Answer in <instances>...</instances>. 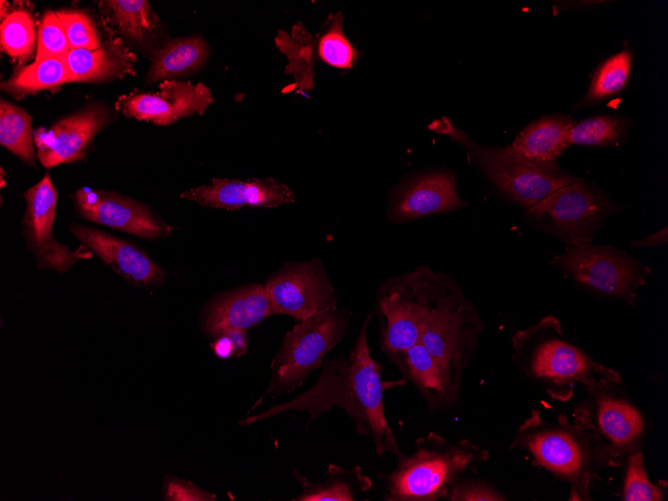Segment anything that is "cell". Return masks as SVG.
I'll list each match as a JSON object with an SVG mask.
<instances>
[{
	"label": "cell",
	"instance_id": "1",
	"mask_svg": "<svg viewBox=\"0 0 668 501\" xmlns=\"http://www.w3.org/2000/svg\"><path fill=\"white\" fill-rule=\"evenodd\" d=\"M373 314H367L348 356L327 359L320 376L309 389L287 402L248 416L239 424L247 427L285 412H306L307 431L322 414L339 407L353 421L357 434L372 442L379 457L386 454L399 457L403 452L385 415L384 392L403 387L407 381L403 377L382 379V366L372 358L368 344V327Z\"/></svg>",
	"mask_w": 668,
	"mask_h": 501
},
{
	"label": "cell",
	"instance_id": "2",
	"mask_svg": "<svg viewBox=\"0 0 668 501\" xmlns=\"http://www.w3.org/2000/svg\"><path fill=\"white\" fill-rule=\"evenodd\" d=\"M527 451L570 487L569 500H592L591 487L607 468L617 467L621 454L602 437L560 415L549 421L537 409L518 427L512 447Z\"/></svg>",
	"mask_w": 668,
	"mask_h": 501
},
{
	"label": "cell",
	"instance_id": "3",
	"mask_svg": "<svg viewBox=\"0 0 668 501\" xmlns=\"http://www.w3.org/2000/svg\"><path fill=\"white\" fill-rule=\"evenodd\" d=\"M511 342L515 364L553 400H571L577 385L587 391L615 388L623 381L618 371L593 360L570 341L553 315L517 330Z\"/></svg>",
	"mask_w": 668,
	"mask_h": 501
},
{
	"label": "cell",
	"instance_id": "4",
	"mask_svg": "<svg viewBox=\"0 0 668 501\" xmlns=\"http://www.w3.org/2000/svg\"><path fill=\"white\" fill-rule=\"evenodd\" d=\"M488 458V451L470 440L451 442L429 432L415 441L410 454L396 458L397 465L391 472L377 475L384 482L382 500H446L454 484L475 474Z\"/></svg>",
	"mask_w": 668,
	"mask_h": 501
},
{
	"label": "cell",
	"instance_id": "5",
	"mask_svg": "<svg viewBox=\"0 0 668 501\" xmlns=\"http://www.w3.org/2000/svg\"><path fill=\"white\" fill-rule=\"evenodd\" d=\"M484 328L478 309L460 284L435 271L431 306L419 343L456 381L462 383Z\"/></svg>",
	"mask_w": 668,
	"mask_h": 501
},
{
	"label": "cell",
	"instance_id": "6",
	"mask_svg": "<svg viewBox=\"0 0 668 501\" xmlns=\"http://www.w3.org/2000/svg\"><path fill=\"white\" fill-rule=\"evenodd\" d=\"M350 317L336 306L298 321L284 336L270 366L268 387L252 409L271 393H290L302 386L322 366L325 355L347 336Z\"/></svg>",
	"mask_w": 668,
	"mask_h": 501
},
{
	"label": "cell",
	"instance_id": "7",
	"mask_svg": "<svg viewBox=\"0 0 668 501\" xmlns=\"http://www.w3.org/2000/svg\"><path fill=\"white\" fill-rule=\"evenodd\" d=\"M435 270L417 266L383 281L376 292L381 351L386 357L419 344L432 301Z\"/></svg>",
	"mask_w": 668,
	"mask_h": 501
},
{
	"label": "cell",
	"instance_id": "8",
	"mask_svg": "<svg viewBox=\"0 0 668 501\" xmlns=\"http://www.w3.org/2000/svg\"><path fill=\"white\" fill-rule=\"evenodd\" d=\"M554 264L568 279L604 297L633 304L651 269L626 252L608 245L566 246Z\"/></svg>",
	"mask_w": 668,
	"mask_h": 501
},
{
	"label": "cell",
	"instance_id": "9",
	"mask_svg": "<svg viewBox=\"0 0 668 501\" xmlns=\"http://www.w3.org/2000/svg\"><path fill=\"white\" fill-rule=\"evenodd\" d=\"M446 134L463 144L485 176L506 197L528 209L576 177L564 173L557 164L537 165L509 155L501 147L474 143L447 122Z\"/></svg>",
	"mask_w": 668,
	"mask_h": 501
},
{
	"label": "cell",
	"instance_id": "10",
	"mask_svg": "<svg viewBox=\"0 0 668 501\" xmlns=\"http://www.w3.org/2000/svg\"><path fill=\"white\" fill-rule=\"evenodd\" d=\"M617 208L597 189L575 178L526 209V214L568 246L591 243L598 228Z\"/></svg>",
	"mask_w": 668,
	"mask_h": 501
},
{
	"label": "cell",
	"instance_id": "11",
	"mask_svg": "<svg viewBox=\"0 0 668 501\" xmlns=\"http://www.w3.org/2000/svg\"><path fill=\"white\" fill-rule=\"evenodd\" d=\"M265 288L274 314L298 321L337 306L334 287L317 258L286 263L269 278Z\"/></svg>",
	"mask_w": 668,
	"mask_h": 501
},
{
	"label": "cell",
	"instance_id": "12",
	"mask_svg": "<svg viewBox=\"0 0 668 501\" xmlns=\"http://www.w3.org/2000/svg\"><path fill=\"white\" fill-rule=\"evenodd\" d=\"M586 394L574 407L573 422L602 437L622 457L637 450L645 431L640 411L615 394L614 388L587 390Z\"/></svg>",
	"mask_w": 668,
	"mask_h": 501
},
{
	"label": "cell",
	"instance_id": "13",
	"mask_svg": "<svg viewBox=\"0 0 668 501\" xmlns=\"http://www.w3.org/2000/svg\"><path fill=\"white\" fill-rule=\"evenodd\" d=\"M57 197L56 188L46 173L24 194L27 206L22 224L24 237L29 249L35 255L38 268L54 269L64 273L79 259L91 258V253L81 249L72 251L55 239L52 229Z\"/></svg>",
	"mask_w": 668,
	"mask_h": 501
},
{
	"label": "cell",
	"instance_id": "14",
	"mask_svg": "<svg viewBox=\"0 0 668 501\" xmlns=\"http://www.w3.org/2000/svg\"><path fill=\"white\" fill-rule=\"evenodd\" d=\"M156 92H131L122 95L116 108L125 116L156 125H169L197 113L202 115L214 98L202 82L165 80Z\"/></svg>",
	"mask_w": 668,
	"mask_h": 501
},
{
	"label": "cell",
	"instance_id": "15",
	"mask_svg": "<svg viewBox=\"0 0 668 501\" xmlns=\"http://www.w3.org/2000/svg\"><path fill=\"white\" fill-rule=\"evenodd\" d=\"M73 199L77 211L87 220L138 237L153 240L171 230L146 205L112 191L82 188Z\"/></svg>",
	"mask_w": 668,
	"mask_h": 501
},
{
	"label": "cell",
	"instance_id": "16",
	"mask_svg": "<svg viewBox=\"0 0 668 501\" xmlns=\"http://www.w3.org/2000/svg\"><path fill=\"white\" fill-rule=\"evenodd\" d=\"M465 205L457 193L453 172L428 171L394 188L389 202L388 219L394 223H404L457 210Z\"/></svg>",
	"mask_w": 668,
	"mask_h": 501
},
{
	"label": "cell",
	"instance_id": "17",
	"mask_svg": "<svg viewBox=\"0 0 668 501\" xmlns=\"http://www.w3.org/2000/svg\"><path fill=\"white\" fill-rule=\"evenodd\" d=\"M108 119V111L94 104L60 119L49 129H35L34 142L39 161L50 168L82 159L90 142Z\"/></svg>",
	"mask_w": 668,
	"mask_h": 501
},
{
	"label": "cell",
	"instance_id": "18",
	"mask_svg": "<svg viewBox=\"0 0 668 501\" xmlns=\"http://www.w3.org/2000/svg\"><path fill=\"white\" fill-rule=\"evenodd\" d=\"M180 196L205 207L227 210L276 207L295 201L291 189L273 178H252L244 181L213 178L210 184L191 188Z\"/></svg>",
	"mask_w": 668,
	"mask_h": 501
},
{
	"label": "cell",
	"instance_id": "19",
	"mask_svg": "<svg viewBox=\"0 0 668 501\" xmlns=\"http://www.w3.org/2000/svg\"><path fill=\"white\" fill-rule=\"evenodd\" d=\"M387 358L414 386L429 412H446L458 403L462 383L453 379L420 343Z\"/></svg>",
	"mask_w": 668,
	"mask_h": 501
},
{
	"label": "cell",
	"instance_id": "20",
	"mask_svg": "<svg viewBox=\"0 0 668 501\" xmlns=\"http://www.w3.org/2000/svg\"><path fill=\"white\" fill-rule=\"evenodd\" d=\"M70 230L89 251L131 284L155 286L165 282L164 270L135 245L81 224H72Z\"/></svg>",
	"mask_w": 668,
	"mask_h": 501
},
{
	"label": "cell",
	"instance_id": "21",
	"mask_svg": "<svg viewBox=\"0 0 668 501\" xmlns=\"http://www.w3.org/2000/svg\"><path fill=\"white\" fill-rule=\"evenodd\" d=\"M273 314L265 285L250 284L212 300L203 312L202 323L206 333L217 337L230 329L251 328Z\"/></svg>",
	"mask_w": 668,
	"mask_h": 501
},
{
	"label": "cell",
	"instance_id": "22",
	"mask_svg": "<svg viewBox=\"0 0 668 501\" xmlns=\"http://www.w3.org/2000/svg\"><path fill=\"white\" fill-rule=\"evenodd\" d=\"M70 82L99 83L135 75L136 55L119 36L96 49H70L65 57Z\"/></svg>",
	"mask_w": 668,
	"mask_h": 501
},
{
	"label": "cell",
	"instance_id": "23",
	"mask_svg": "<svg viewBox=\"0 0 668 501\" xmlns=\"http://www.w3.org/2000/svg\"><path fill=\"white\" fill-rule=\"evenodd\" d=\"M99 7L112 35L118 33L152 58L167 41L159 17L146 0L101 1Z\"/></svg>",
	"mask_w": 668,
	"mask_h": 501
},
{
	"label": "cell",
	"instance_id": "24",
	"mask_svg": "<svg viewBox=\"0 0 668 501\" xmlns=\"http://www.w3.org/2000/svg\"><path fill=\"white\" fill-rule=\"evenodd\" d=\"M573 123L566 115L541 116L503 149L509 155L537 165L557 164V159L570 146L568 134Z\"/></svg>",
	"mask_w": 668,
	"mask_h": 501
},
{
	"label": "cell",
	"instance_id": "25",
	"mask_svg": "<svg viewBox=\"0 0 668 501\" xmlns=\"http://www.w3.org/2000/svg\"><path fill=\"white\" fill-rule=\"evenodd\" d=\"M210 49L201 35L167 39L152 58L146 84L176 80L196 73L207 61Z\"/></svg>",
	"mask_w": 668,
	"mask_h": 501
},
{
	"label": "cell",
	"instance_id": "26",
	"mask_svg": "<svg viewBox=\"0 0 668 501\" xmlns=\"http://www.w3.org/2000/svg\"><path fill=\"white\" fill-rule=\"evenodd\" d=\"M293 473L302 491L294 501H353L360 493L372 488L371 479L364 475L360 466L350 469L329 464L325 481H310L294 467Z\"/></svg>",
	"mask_w": 668,
	"mask_h": 501
},
{
	"label": "cell",
	"instance_id": "27",
	"mask_svg": "<svg viewBox=\"0 0 668 501\" xmlns=\"http://www.w3.org/2000/svg\"><path fill=\"white\" fill-rule=\"evenodd\" d=\"M65 58H45L17 68L11 77L1 83L2 91L22 97L42 90H54L69 83Z\"/></svg>",
	"mask_w": 668,
	"mask_h": 501
},
{
	"label": "cell",
	"instance_id": "28",
	"mask_svg": "<svg viewBox=\"0 0 668 501\" xmlns=\"http://www.w3.org/2000/svg\"><path fill=\"white\" fill-rule=\"evenodd\" d=\"M0 143L25 163L35 166L31 116L23 108L4 99L0 103Z\"/></svg>",
	"mask_w": 668,
	"mask_h": 501
},
{
	"label": "cell",
	"instance_id": "29",
	"mask_svg": "<svg viewBox=\"0 0 668 501\" xmlns=\"http://www.w3.org/2000/svg\"><path fill=\"white\" fill-rule=\"evenodd\" d=\"M35 21L27 8L12 7L1 20V48L18 64L32 58L35 48Z\"/></svg>",
	"mask_w": 668,
	"mask_h": 501
},
{
	"label": "cell",
	"instance_id": "30",
	"mask_svg": "<svg viewBox=\"0 0 668 501\" xmlns=\"http://www.w3.org/2000/svg\"><path fill=\"white\" fill-rule=\"evenodd\" d=\"M632 55L621 51L608 58L596 71L580 106L603 100L621 91L629 78Z\"/></svg>",
	"mask_w": 668,
	"mask_h": 501
},
{
	"label": "cell",
	"instance_id": "31",
	"mask_svg": "<svg viewBox=\"0 0 668 501\" xmlns=\"http://www.w3.org/2000/svg\"><path fill=\"white\" fill-rule=\"evenodd\" d=\"M341 12L331 14L327 20V28L317 38L316 55L322 62L336 68H351L359 57L342 29Z\"/></svg>",
	"mask_w": 668,
	"mask_h": 501
},
{
	"label": "cell",
	"instance_id": "32",
	"mask_svg": "<svg viewBox=\"0 0 668 501\" xmlns=\"http://www.w3.org/2000/svg\"><path fill=\"white\" fill-rule=\"evenodd\" d=\"M626 132V123L611 115H599L573 123L569 130L570 145L611 146L621 141Z\"/></svg>",
	"mask_w": 668,
	"mask_h": 501
},
{
	"label": "cell",
	"instance_id": "33",
	"mask_svg": "<svg viewBox=\"0 0 668 501\" xmlns=\"http://www.w3.org/2000/svg\"><path fill=\"white\" fill-rule=\"evenodd\" d=\"M623 501H661L662 490L649 479L643 455L640 451L631 452L627 460L623 489Z\"/></svg>",
	"mask_w": 668,
	"mask_h": 501
},
{
	"label": "cell",
	"instance_id": "34",
	"mask_svg": "<svg viewBox=\"0 0 668 501\" xmlns=\"http://www.w3.org/2000/svg\"><path fill=\"white\" fill-rule=\"evenodd\" d=\"M70 49L64 27L56 12H45L38 27L35 60L65 58Z\"/></svg>",
	"mask_w": 668,
	"mask_h": 501
},
{
	"label": "cell",
	"instance_id": "35",
	"mask_svg": "<svg viewBox=\"0 0 668 501\" xmlns=\"http://www.w3.org/2000/svg\"><path fill=\"white\" fill-rule=\"evenodd\" d=\"M56 14L64 27L71 49H96L100 46L97 29L85 12L60 10Z\"/></svg>",
	"mask_w": 668,
	"mask_h": 501
},
{
	"label": "cell",
	"instance_id": "36",
	"mask_svg": "<svg viewBox=\"0 0 668 501\" xmlns=\"http://www.w3.org/2000/svg\"><path fill=\"white\" fill-rule=\"evenodd\" d=\"M450 501H505L507 496L493 484L481 479L463 477L451 488Z\"/></svg>",
	"mask_w": 668,
	"mask_h": 501
},
{
	"label": "cell",
	"instance_id": "37",
	"mask_svg": "<svg viewBox=\"0 0 668 501\" xmlns=\"http://www.w3.org/2000/svg\"><path fill=\"white\" fill-rule=\"evenodd\" d=\"M163 497L165 500L175 501L215 500L214 494L200 489L191 482H186L171 476L165 477Z\"/></svg>",
	"mask_w": 668,
	"mask_h": 501
},
{
	"label": "cell",
	"instance_id": "38",
	"mask_svg": "<svg viewBox=\"0 0 668 501\" xmlns=\"http://www.w3.org/2000/svg\"><path fill=\"white\" fill-rule=\"evenodd\" d=\"M210 346L214 354L219 358L226 359L234 356V343L227 335L221 334L217 336L216 340Z\"/></svg>",
	"mask_w": 668,
	"mask_h": 501
},
{
	"label": "cell",
	"instance_id": "39",
	"mask_svg": "<svg viewBox=\"0 0 668 501\" xmlns=\"http://www.w3.org/2000/svg\"><path fill=\"white\" fill-rule=\"evenodd\" d=\"M221 334L227 335L233 341L234 348H235L233 357H240L241 355L246 353V351H247L246 330L230 329V330L224 331Z\"/></svg>",
	"mask_w": 668,
	"mask_h": 501
},
{
	"label": "cell",
	"instance_id": "40",
	"mask_svg": "<svg viewBox=\"0 0 668 501\" xmlns=\"http://www.w3.org/2000/svg\"><path fill=\"white\" fill-rule=\"evenodd\" d=\"M667 243V228H663L654 234L631 243L635 247H653Z\"/></svg>",
	"mask_w": 668,
	"mask_h": 501
},
{
	"label": "cell",
	"instance_id": "41",
	"mask_svg": "<svg viewBox=\"0 0 668 501\" xmlns=\"http://www.w3.org/2000/svg\"><path fill=\"white\" fill-rule=\"evenodd\" d=\"M0 10H1V20H2L9 12V4L7 1L4 0L1 1Z\"/></svg>",
	"mask_w": 668,
	"mask_h": 501
},
{
	"label": "cell",
	"instance_id": "42",
	"mask_svg": "<svg viewBox=\"0 0 668 501\" xmlns=\"http://www.w3.org/2000/svg\"><path fill=\"white\" fill-rule=\"evenodd\" d=\"M4 174H5V172H4L3 168H1V187H2V188L5 187V178H4Z\"/></svg>",
	"mask_w": 668,
	"mask_h": 501
}]
</instances>
